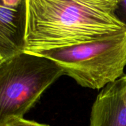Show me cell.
Returning a JSON list of instances; mask_svg holds the SVG:
<instances>
[{
  "mask_svg": "<svg viewBox=\"0 0 126 126\" xmlns=\"http://www.w3.org/2000/svg\"><path fill=\"white\" fill-rule=\"evenodd\" d=\"M90 126H126V74L100 91L92 105Z\"/></svg>",
  "mask_w": 126,
  "mask_h": 126,
  "instance_id": "5",
  "label": "cell"
},
{
  "mask_svg": "<svg viewBox=\"0 0 126 126\" xmlns=\"http://www.w3.org/2000/svg\"><path fill=\"white\" fill-rule=\"evenodd\" d=\"M6 126H50L48 124H42L34 121L27 120L25 118L16 119Z\"/></svg>",
  "mask_w": 126,
  "mask_h": 126,
  "instance_id": "7",
  "label": "cell"
},
{
  "mask_svg": "<svg viewBox=\"0 0 126 126\" xmlns=\"http://www.w3.org/2000/svg\"><path fill=\"white\" fill-rule=\"evenodd\" d=\"M115 14L119 20L126 26V0H118Z\"/></svg>",
  "mask_w": 126,
  "mask_h": 126,
  "instance_id": "6",
  "label": "cell"
},
{
  "mask_svg": "<svg viewBox=\"0 0 126 126\" xmlns=\"http://www.w3.org/2000/svg\"><path fill=\"white\" fill-rule=\"evenodd\" d=\"M118 0H27L26 52L95 41L126 32Z\"/></svg>",
  "mask_w": 126,
  "mask_h": 126,
  "instance_id": "1",
  "label": "cell"
},
{
  "mask_svg": "<svg viewBox=\"0 0 126 126\" xmlns=\"http://www.w3.org/2000/svg\"><path fill=\"white\" fill-rule=\"evenodd\" d=\"M36 54L57 63L81 87L102 90L124 75L126 31L95 41Z\"/></svg>",
  "mask_w": 126,
  "mask_h": 126,
  "instance_id": "3",
  "label": "cell"
},
{
  "mask_svg": "<svg viewBox=\"0 0 126 126\" xmlns=\"http://www.w3.org/2000/svg\"><path fill=\"white\" fill-rule=\"evenodd\" d=\"M63 75L57 63L39 54L24 52L0 62V126L24 118Z\"/></svg>",
  "mask_w": 126,
  "mask_h": 126,
  "instance_id": "2",
  "label": "cell"
},
{
  "mask_svg": "<svg viewBox=\"0 0 126 126\" xmlns=\"http://www.w3.org/2000/svg\"><path fill=\"white\" fill-rule=\"evenodd\" d=\"M27 0H0V62L25 52Z\"/></svg>",
  "mask_w": 126,
  "mask_h": 126,
  "instance_id": "4",
  "label": "cell"
}]
</instances>
